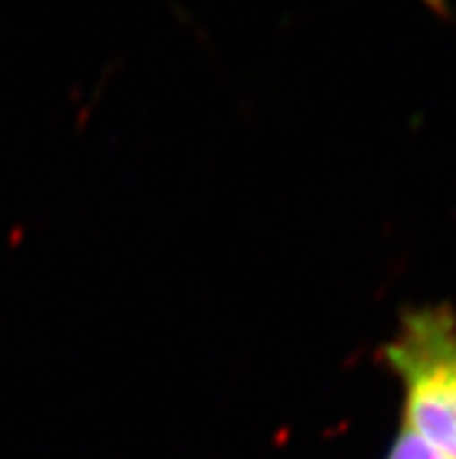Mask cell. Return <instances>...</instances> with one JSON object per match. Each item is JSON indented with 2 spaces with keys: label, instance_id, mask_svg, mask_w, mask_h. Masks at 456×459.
<instances>
[{
  "label": "cell",
  "instance_id": "1",
  "mask_svg": "<svg viewBox=\"0 0 456 459\" xmlns=\"http://www.w3.org/2000/svg\"><path fill=\"white\" fill-rule=\"evenodd\" d=\"M447 459H456V338L424 352L403 383V422Z\"/></svg>",
  "mask_w": 456,
  "mask_h": 459
},
{
  "label": "cell",
  "instance_id": "2",
  "mask_svg": "<svg viewBox=\"0 0 456 459\" xmlns=\"http://www.w3.org/2000/svg\"><path fill=\"white\" fill-rule=\"evenodd\" d=\"M387 459H447L445 455L438 453L434 446H428L424 438H419L415 431L400 427L391 448H389Z\"/></svg>",
  "mask_w": 456,
  "mask_h": 459
}]
</instances>
